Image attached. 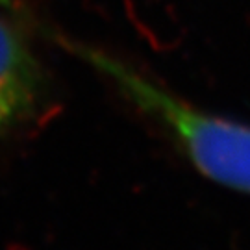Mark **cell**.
<instances>
[{
    "instance_id": "obj_1",
    "label": "cell",
    "mask_w": 250,
    "mask_h": 250,
    "mask_svg": "<svg viewBox=\"0 0 250 250\" xmlns=\"http://www.w3.org/2000/svg\"><path fill=\"white\" fill-rule=\"evenodd\" d=\"M65 46L158 121L206 178L250 195V125L189 104L130 63L100 48L71 41Z\"/></svg>"
},
{
    "instance_id": "obj_2",
    "label": "cell",
    "mask_w": 250,
    "mask_h": 250,
    "mask_svg": "<svg viewBox=\"0 0 250 250\" xmlns=\"http://www.w3.org/2000/svg\"><path fill=\"white\" fill-rule=\"evenodd\" d=\"M41 91L36 56L21 30L0 13V134L36 113Z\"/></svg>"
}]
</instances>
